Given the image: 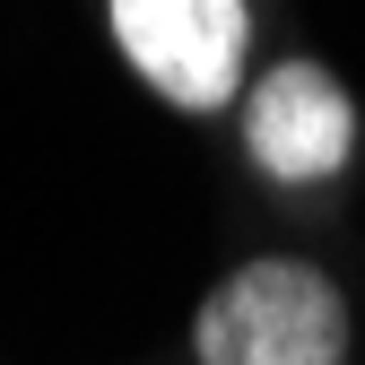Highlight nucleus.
<instances>
[{"instance_id": "nucleus-2", "label": "nucleus", "mask_w": 365, "mask_h": 365, "mask_svg": "<svg viewBox=\"0 0 365 365\" xmlns=\"http://www.w3.org/2000/svg\"><path fill=\"white\" fill-rule=\"evenodd\" d=\"M113 53L174 113H226L252 87V0H105Z\"/></svg>"}, {"instance_id": "nucleus-3", "label": "nucleus", "mask_w": 365, "mask_h": 365, "mask_svg": "<svg viewBox=\"0 0 365 365\" xmlns=\"http://www.w3.org/2000/svg\"><path fill=\"white\" fill-rule=\"evenodd\" d=\"M235 122H244L252 174L279 182V192H313V182L348 174V157H356V140H365L348 78H339L331 61H313V53H287V61L252 70Z\"/></svg>"}, {"instance_id": "nucleus-1", "label": "nucleus", "mask_w": 365, "mask_h": 365, "mask_svg": "<svg viewBox=\"0 0 365 365\" xmlns=\"http://www.w3.org/2000/svg\"><path fill=\"white\" fill-rule=\"evenodd\" d=\"M348 287L304 252H252L192 304V365H348Z\"/></svg>"}]
</instances>
